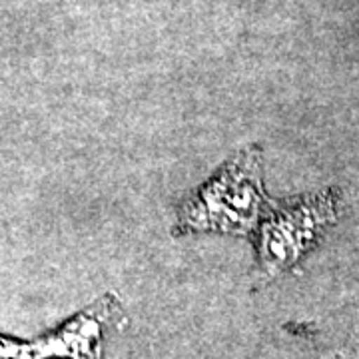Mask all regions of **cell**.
I'll return each mask as SVG.
<instances>
[{"label":"cell","mask_w":359,"mask_h":359,"mask_svg":"<svg viewBox=\"0 0 359 359\" xmlns=\"http://www.w3.org/2000/svg\"><path fill=\"white\" fill-rule=\"evenodd\" d=\"M271 205L264 190V154L259 146H245L202 184L176 210L174 236L233 233L252 236Z\"/></svg>","instance_id":"1"},{"label":"cell","mask_w":359,"mask_h":359,"mask_svg":"<svg viewBox=\"0 0 359 359\" xmlns=\"http://www.w3.org/2000/svg\"><path fill=\"white\" fill-rule=\"evenodd\" d=\"M337 212L339 194L334 188L271 202L254 233L262 278L271 280L294 269L327 228L334 226Z\"/></svg>","instance_id":"2"},{"label":"cell","mask_w":359,"mask_h":359,"mask_svg":"<svg viewBox=\"0 0 359 359\" xmlns=\"http://www.w3.org/2000/svg\"><path fill=\"white\" fill-rule=\"evenodd\" d=\"M120 316V304L106 295L39 339L2 337L0 359H102L104 332Z\"/></svg>","instance_id":"3"},{"label":"cell","mask_w":359,"mask_h":359,"mask_svg":"<svg viewBox=\"0 0 359 359\" xmlns=\"http://www.w3.org/2000/svg\"><path fill=\"white\" fill-rule=\"evenodd\" d=\"M339 359H359V320L355 325V332L349 337L346 349L339 353Z\"/></svg>","instance_id":"4"}]
</instances>
